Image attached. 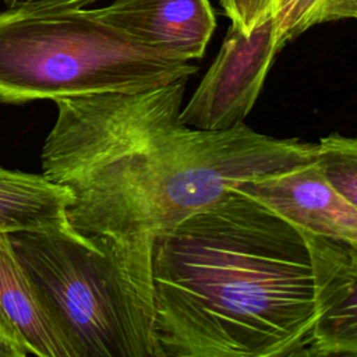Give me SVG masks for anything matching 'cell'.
<instances>
[{
	"mask_svg": "<svg viewBox=\"0 0 357 357\" xmlns=\"http://www.w3.org/2000/svg\"><path fill=\"white\" fill-rule=\"evenodd\" d=\"M278 52L273 15L248 33L230 25L216 59L181 107L178 121L198 130H227L243 124Z\"/></svg>",
	"mask_w": 357,
	"mask_h": 357,
	"instance_id": "obj_5",
	"label": "cell"
},
{
	"mask_svg": "<svg viewBox=\"0 0 357 357\" xmlns=\"http://www.w3.org/2000/svg\"><path fill=\"white\" fill-rule=\"evenodd\" d=\"M187 79L53 100L59 112L42 148V169L73 194L68 219L75 231L156 237L244 181L314 160V144L245 124H181Z\"/></svg>",
	"mask_w": 357,
	"mask_h": 357,
	"instance_id": "obj_1",
	"label": "cell"
},
{
	"mask_svg": "<svg viewBox=\"0 0 357 357\" xmlns=\"http://www.w3.org/2000/svg\"><path fill=\"white\" fill-rule=\"evenodd\" d=\"M0 326H1V328H3V329H4V326H3V325H1V324H0ZM13 337H14V336H13ZM14 339H15V337H14ZM15 340H17V339H15Z\"/></svg>",
	"mask_w": 357,
	"mask_h": 357,
	"instance_id": "obj_18",
	"label": "cell"
},
{
	"mask_svg": "<svg viewBox=\"0 0 357 357\" xmlns=\"http://www.w3.org/2000/svg\"><path fill=\"white\" fill-rule=\"evenodd\" d=\"M7 8H38L59 6H85L99 0H0Z\"/></svg>",
	"mask_w": 357,
	"mask_h": 357,
	"instance_id": "obj_15",
	"label": "cell"
},
{
	"mask_svg": "<svg viewBox=\"0 0 357 357\" xmlns=\"http://www.w3.org/2000/svg\"><path fill=\"white\" fill-rule=\"evenodd\" d=\"M290 3H291V0H275V8H273L275 22L279 21L284 15V13L287 11Z\"/></svg>",
	"mask_w": 357,
	"mask_h": 357,
	"instance_id": "obj_17",
	"label": "cell"
},
{
	"mask_svg": "<svg viewBox=\"0 0 357 357\" xmlns=\"http://www.w3.org/2000/svg\"><path fill=\"white\" fill-rule=\"evenodd\" d=\"M160 357L305 356L317 318L303 230L233 190L155 237Z\"/></svg>",
	"mask_w": 357,
	"mask_h": 357,
	"instance_id": "obj_2",
	"label": "cell"
},
{
	"mask_svg": "<svg viewBox=\"0 0 357 357\" xmlns=\"http://www.w3.org/2000/svg\"><path fill=\"white\" fill-rule=\"evenodd\" d=\"M231 25L243 32H251L259 22L273 15L275 0H220Z\"/></svg>",
	"mask_w": 357,
	"mask_h": 357,
	"instance_id": "obj_13",
	"label": "cell"
},
{
	"mask_svg": "<svg viewBox=\"0 0 357 357\" xmlns=\"http://www.w3.org/2000/svg\"><path fill=\"white\" fill-rule=\"evenodd\" d=\"M328 0H291L284 15L276 21V45L280 50L290 40L324 22Z\"/></svg>",
	"mask_w": 357,
	"mask_h": 357,
	"instance_id": "obj_12",
	"label": "cell"
},
{
	"mask_svg": "<svg viewBox=\"0 0 357 357\" xmlns=\"http://www.w3.org/2000/svg\"><path fill=\"white\" fill-rule=\"evenodd\" d=\"M315 160L331 185L357 209V137L329 134L321 138Z\"/></svg>",
	"mask_w": 357,
	"mask_h": 357,
	"instance_id": "obj_11",
	"label": "cell"
},
{
	"mask_svg": "<svg viewBox=\"0 0 357 357\" xmlns=\"http://www.w3.org/2000/svg\"><path fill=\"white\" fill-rule=\"evenodd\" d=\"M0 324L29 356L75 357L18 261L10 234H0Z\"/></svg>",
	"mask_w": 357,
	"mask_h": 357,
	"instance_id": "obj_9",
	"label": "cell"
},
{
	"mask_svg": "<svg viewBox=\"0 0 357 357\" xmlns=\"http://www.w3.org/2000/svg\"><path fill=\"white\" fill-rule=\"evenodd\" d=\"M197 67L103 20L96 8L59 6L0 13V100L24 103L134 93L188 78Z\"/></svg>",
	"mask_w": 357,
	"mask_h": 357,
	"instance_id": "obj_4",
	"label": "cell"
},
{
	"mask_svg": "<svg viewBox=\"0 0 357 357\" xmlns=\"http://www.w3.org/2000/svg\"><path fill=\"white\" fill-rule=\"evenodd\" d=\"M96 10L139 42L187 61L204 56L216 28L209 0H113Z\"/></svg>",
	"mask_w": 357,
	"mask_h": 357,
	"instance_id": "obj_8",
	"label": "cell"
},
{
	"mask_svg": "<svg viewBox=\"0 0 357 357\" xmlns=\"http://www.w3.org/2000/svg\"><path fill=\"white\" fill-rule=\"evenodd\" d=\"M71 202L70 190L45 174L0 167V234L79 236L68 219Z\"/></svg>",
	"mask_w": 357,
	"mask_h": 357,
	"instance_id": "obj_10",
	"label": "cell"
},
{
	"mask_svg": "<svg viewBox=\"0 0 357 357\" xmlns=\"http://www.w3.org/2000/svg\"><path fill=\"white\" fill-rule=\"evenodd\" d=\"M305 233L357 243V209L326 180L317 160L234 188Z\"/></svg>",
	"mask_w": 357,
	"mask_h": 357,
	"instance_id": "obj_6",
	"label": "cell"
},
{
	"mask_svg": "<svg viewBox=\"0 0 357 357\" xmlns=\"http://www.w3.org/2000/svg\"><path fill=\"white\" fill-rule=\"evenodd\" d=\"M28 350L0 326V357H26Z\"/></svg>",
	"mask_w": 357,
	"mask_h": 357,
	"instance_id": "obj_16",
	"label": "cell"
},
{
	"mask_svg": "<svg viewBox=\"0 0 357 357\" xmlns=\"http://www.w3.org/2000/svg\"><path fill=\"white\" fill-rule=\"evenodd\" d=\"M10 240L75 357H160L155 237L13 233Z\"/></svg>",
	"mask_w": 357,
	"mask_h": 357,
	"instance_id": "obj_3",
	"label": "cell"
},
{
	"mask_svg": "<svg viewBox=\"0 0 357 357\" xmlns=\"http://www.w3.org/2000/svg\"><path fill=\"white\" fill-rule=\"evenodd\" d=\"M303 233L312 259L317 308L305 356H357V243Z\"/></svg>",
	"mask_w": 357,
	"mask_h": 357,
	"instance_id": "obj_7",
	"label": "cell"
},
{
	"mask_svg": "<svg viewBox=\"0 0 357 357\" xmlns=\"http://www.w3.org/2000/svg\"><path fill=\"white\" fill-rule=\"evenodd\" d=\"M343 18L357 20V0H328L324 11V22Z\"/></svg>",
	"mask_w": 357,
	"mask_h": 357,
	"instance_id": "obj_14",
	"label": "cell"
}]
</instances>
